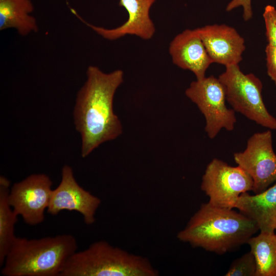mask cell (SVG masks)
Returning <instances> with one entry per match:
<instances>
[{"label": "cell", "mask_w": 276, "mask_h": 276, "mask_svg": "<svg viewBox=\"0 0 276 276\" xmlns=\"http://www.w3.org/2000/svg\"><path fill=\"white\" fill-rule=\"evenodd\" d=\"M275 234H276V229H275Z\"/></svg>", "instance_id": "22"}, {"label": "cell", "mask_w": 276, "mask_h": 276, "mask_svg": "<svg viewBox=\"0 0 276 276\" xmlns=\"http://www.w3.org/2000/svg\"><path fill=\"white\" fill-rule=\"evenodd\" d=\"M242 6L243 8V18L245 20H249L252 16V11L251 6V0H232L226 8L227 11Z\"/></svg>", "instance_id": "21"}, {"label": "cell", "mask_w": 276, "mask_h": 276, "mask_svg": "<svg viewBox=\"0 0 276 276\" xmlns=\"http://www.w3.org/2000/svg\"><path fill=\"white\" fill-rule=\"evenodd\" d=\"M53 182L45 174H33L14 183L10 188L8 199L15 213L28 225H37L44 220L49 206Z\"/></svg>", "instance_id": "9"}, {"label": "cell", "mask_w": 276, "mask_h": 276, "mask_svg": "<svg viewBox=\"0 0 276 276\" xmlns=\"http://www.w3.org/2000/svg\"><path fill=\"white\" fill-rule=\"evenodd\" d=\"M123 79L121 70L107 73L96 66L87 67L86 80L77 94L73 111L75 128L81 138L82 157L122 134V126L114 112L113 102Z\"/></svg>", "instance_id": "1"}, {"label": "cell", "mask_w": 276, "mask_h": 276, "mask_svg": "<svg viewBox=\"0 0 276 276\" xmlns=\"http://www.w3.org/2000/svg\"><path fill=\"white\" fill-rule=\"evenodd\" d=\"M149 260L114 246L96 241L76 251L67 261L60 276H157Z\"/></svg>", "instance_id": "4"}, {"label": "cell", "mask_w": 276, "mask_h": 276, "mask_svg": "<svg viewBox=\"0 0 276 276\" xmlns=\"http://www.w3.org/2000/svg\"><path fill=\"white\" fill-rule=\"evenodd\" d=\"M235 208L254 221L260 232L274 233L276 229V183L255 195L242 194Z\"/></svg>", "instance_id": "14"}, {"label": "cell", "mask_w": 276, "mask_h": 276, "mask_svg": "<svg viewBox=\"0 0 276 276\" xmlns=\"http://www.w3.org/2000/svg\"><path fill=\"white\" fill-rule=\"evenodd\" d=\"M213 62L225 66L238 64L245 49L244 40L226 25H208L196 29Z\"/></svg>", "instance_id": "12"}, {"label": "cell", "mask_w": 276, "mask_h": 276, "mask_svg": "<svg viewBox=\"0 0 276 276\" xmlns=\"http://www.w3.org/2000/svg\"><path fill=\"white\" fill-rule=\"evenodd\" d=\"M256 263L250 250L234 260L225 276H256Z\"/></svg>", "instance_id": "18"}, {"label": "cell", "mask_w": 276, "mask_h": 276, "mask_svg": "<svg viewBox=\"0 0 276 276\" xmlns=\"http://www.w3.org/2000/svg\"><path fill=\"white\" fill-rule=\"evenodd\" d=\"M234 159L251 178L252 191L261 193L276 181V154L270 129L252 134L245 150L235 153Z\"/></svg>", "instance_id": "8"}, {"label": "cell", "mask_w": 276, "mask_h": 276, "mask_svg": "<svg viewBox=\"0 0 276 276\" xmlns=\"http://www.w3.org/2000/svg\"><path fill=\"white\" fill-rule=\"evenodd\" d=\"M263 15L268 44L276 47V9L271 5H267Z\"/></svg>", "instance_id": "19"}, {"label": "cell", "mask_w": 276, "mask_h": 276, "mask_svg": "<svg viewBox=\"0 0 276 276\" xmlns=\"http://www.w3.org/2000/svg\"><path fill=\"white\" fill-rule=\"evenodd\" d=\"M185 94L204 116V129L210 139L215 138L222 129L234 130L235 111L226 106L225 90L218 78L210 76L193 81Z\"/></svg>", "instance_id": "6"}, {"label": "cell", "mask_w": 276, "mask_h": 276, "mask_svg": "<svg viewBox=\"0 0 276 276\" xmlns=\"http://www.w3.org/2000/svg\"><path fill=\"white\" fill-rule=\"evenodd\" d=\"M120 6L127 11L128 17L120 26L107 29L94 26L85 21L75 11L73 13L84 24L103 38L114 40L127 35H135L144 40L154 35L155 27L150 16V10L156 0H119Z\"/></svg>", "instance_id": "11"}, {"label": "cell", "mask_w": 276, "mask_h": 276, "mask_svg": "<svg viewBox=\"0 0 276 276\" xmlns=\"http://www.w3.org/2000/svg\"><path fill=\"white\" fill-rule=\"evenodd\" d=\"M252 184L251 178L239 166L214 158L202 176L201 189L209 197L210 204L233 209L242 194L252 191Z\"/></svg>", "instance_id": "7"}, {"label": "cell", "mask_w": 276, "mask_h": 276, "mask_svg": "<svg viewBox=\"0 0 276 276\" xmlns=\"http://www.w3.org/2000/svg\"><path fill=\"white\" fill-rule=\"evenodd\" d=\"M225 67L218 79L233 109L264 127L276 130V119L263 102L261 81L252 73L244 74L238 64Z\"/></svg>", "instance_id": "5"}, {"label": "cell", "mask_w": 276, "mask_h": 276, "mask_svg": "<svg viewBox=\"0 0 276 276\" xmlns=\"http://www.w3.org/2000/svg\"><path fill=\"white\" fill-rule=\"evenodd\" d=\"M31 0H0V30L15 29L21 36L38 30Z\"/></svg>", "instance_id": "15"}, {"label": "cell", "mask_w": 276, "mask_h": 276, "mask_svg": "<svg viewBox=\"0 0 276 276\" xmlns=\"http://www.w3.org/2000/svg\"><path fill=\"white\" fill-rule=\"evenodd\" d=\"M10 182L4 176L0 177V266L14 242L15 225L18 216L11 206L8 199Z\"/></svg>", "instance_id": "16"}, {"label": "cell", "mask_w": 276, "mask_h": 276, "mask_svg": "<svg viewBox=\"0 0 276 276\" xmlns=\"http://www.w3.org/2000/svg\"><path fill=\"white\" fill-rule=\"evenodd\" d=\"M265 53L268 75L276 85V47L268 44Z\"/></svg>", "instance_id": "20"}, {"label": "cell", "mask_w": 276, "mask_h": 276, "mask_svg": "<svg viewBox=\"0 0 276 276\" xmlns=\"http://www.w3.org/2000/svg\"><path fill=\"white\" fill-rule=\"evenodd\" d=\"M259 230L256 223L233 209L202 204L177 235L180 241L217 254L247 243Z\"/></svg>", "instance_id": "2"}, {"label": "cell", "mask_w": 276, "mask_h": 276, "mask_svg": "<svg viewBox=\"0 0 276 276\" xmlns=\"http://www.w3.org/2000/svg\"><path fill=\"white\" fill-rule=\"evenodd\" d=\"M76 238L62 234L39 239L16 237L1 268L4 276H60L77 251Z\"/></svg>", "instance_id": "3"}, {"label": "cell", "mask_w": 276, "mask_h": 276, "mask_svg": "<svg viewBox=\"0 0 276 276\" xmlns=\"http://www.w3.org/2000/svg\"><path fill=\"white\" fill-rule=\"evenodd\" d=\"M169 52L173 63L192 72L196 80L205 77L213 63L196 29H187L177 35L170 43Z\"/></svg>", "instance_id": "13"}, {"label": "cell", "mask_w": 276, "mask_h": 276, "mask_svg": "<svg viewBox=\"0 0 276 276\" xmlns=\"http://www.w3.org/2000/svg\"><path fill=\"white\" fill-rule=\"evenodd\" d=\"M101 203L98 197L78 184L72 168L65 165L61 170V181L53 189L47 211L53 216L63 210L76 211L82 215L87 225H91L95 222V214Z\"/></svg>", "instance_id": "10"}, {"label": "cell", "mask_w": 276, "mask_h": 276, "mask_svg": "<svg viewBox=\"0 0 276 276\" xmlns=\"http://www.w3.org/2000/svg\"><path fill=\"white\" fill-rule=\"evenodd\" d=\"M247 244L256 263V276H276V234L260 232L251 237Z\"/></svg>", "instance_id": "17"}]
</instances>
